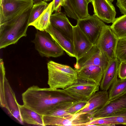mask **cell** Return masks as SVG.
Returning a JSON list of instances; mask_svg holds the SVG:
<instances>
[{
  "mask_svg": "<svg viewBox=\"0 0 126 126\" xmlns=\"http://www.w3.org/2000/svg\"><path fill=\"white\" fill-rule=\"evenodd\" d=\"M31 9L0 24V49L15 44L26 36Z\"/></svg>",
  "mask_w": 126,
  "mask_h": 126,
  "instance_id": "3957f363",
  "label": "cell"
},
{
  "mask_svg": "<svg viewBox=\"0 0 126 126\" xmlns=\"http://www.w3.org/2000/svg\"><path fill=\"white\" fill-rule=\"evenodd\" d=\"M53 2H51L47 8L34 21L29 24V26L34 27L37 30L45 31L50 24V17L52 14Z\"/></svg>",
  "mask_w": 126,
  "mask_h": 126,
  "instance_id": "44dd1931",
  "label": "cell"
},
{
  "mask_svg": "<svg viewBox=\"0 0 126 126\" xmlns=\"http://www.w3.org/2000/svg\"><path fill=\"white\" fill-rule=\"evenodd\" d=\"M92 117L91 113H87L70 114L63 117L43 115V120L45 126H87Z\"/></svg>",
  "mask_w": 126,
  "mask_h": 126,
  "instance_id": "52a82bcc",
  "label": "cell"
},
{
  "mask_svg": "<svg viewBox=\"0 0 126 126\" xmlns=\"http://www.w3.org/2000/svg\"><path fill=\"white\" fill-rule=\"evenodd\" d=\"M47 68V83L51 88L64 89L78 81L77 73L69 66L50 61Z\"/></svg>",
  "mask_w": 126,
  "mask_h": 126,
  "instance_id": "277c9868",
  "label": "cell"
},
{
  "mask_svg": "<svg viewBox=\"0 0 126 126\" xmlns=\"http://www.w3.org/2000/svg\"><path fill=\"white\" fill-rule=\"evenodd\" d=\"M22 120L26 123L40 126H45L43 115L40 114L24 105L18 104Z\"/></svg>",
  "mask_w": 126,
  "mask_h": 126,
  "instance_id": "ffe728a7",
  "label": "cell"
},
{
  "mask_svg": "<svg viewBox=\"0 0 126 126\" xmlns=\"http://www.w3.org/2000/svg\"><path fill=\"white\" fill-rule=\"evenodd\" d=\"M115 54L120 62L126 61V38H118Z\"/></svg>",
  "mask_w": 126,
  "mask_h": 126,
  "instance_id": "d4e9b609",
  "label": "cell"
},
{
  "mask_svg": "<svg viewBox=\"0 0 126 126\" xmlns=\"http://www.w3.org/2000/svg\"><path fill=\"white\" fill-rule=\"evenodd\" d=\"M118 39L110 26L106 25L94 44L110 60L116 57L115 51Z\"/></svg>",
  "mask_w": 126,
  "mask_h": 126,
  "instance_id": "30bf717a",
  "label": "cell"
},
{
  "mask_svg": "<svg viewBox=\"0 0 126 126\" xmlns=\"http://www.w3.org/2000/svg\"><path fill=\"white\" fill-rule=\"evenodd\" d=\"M73 43L76 60L82 56L93 45L77 25L73 26Z\"/></svg>",
  "mask_w": 126,
  "mask_h": 126,
  "instance_id": "9a60e30c",
  "label": "cell"
},
{
  "mask_svg": "<svg viewBox=\"0 0 126 126\" xmlns=\"http://www.w3.org/2000/svg\"><path fill=\"white\" fill-rule=\"evenodd\" d=\"M34 4H36L42 2L43 0H33Z\"/></svg>",
  "mask_w": 126,
  "mask_h": 126,
  "instance_id": "1f68e13d",
  "label": "cell"
},
{
  "mask_svg": "<svg viewBox=\"0 0 126 126\" xmlns=\"http://www.w3.org/2000/svg\"><path fill=\"white\" fill-rule=\"evenodd\" d=\"M32 42L35 49L42 57H57L64 53V51L45 31H37Z\"/></svg>",
  "mask_w": 126,
  "mask_h": 126,
  "instance_id": "5b68a950",
  "label": "cell"
},
{
  "mask_svg": "<svg viewBox=\"0 0 126 126\" xmlns=\"http://www.w3.org/2000/svg\"><path fill=\"white\" fill-rule=\"evenodd\" d=\"M109 100V94L107 91H98L96 92L89 99L86 106L77 113H94L103 108Z\"/></svg>",
  "mask_w": 126,
  "mask_h": 126,
  "instance_id": "2e32d148",
  "label": "cell"
},
{
  "mask_svg": "<svg viewBox=\"0 0 126 126\" xmlns=\"http://www.w3.org/2000/svg\"><path fill=\"white\" fill-rule=\"evenodd\" d=\"M110 27L118 38H126V14L116 18Z\"/></svg>",
  "mask_w": 126,
  "mask_h": 126,
  "instance_id": "7402d4cb",
  "label": "cell"
},
{
  "mask_svg": "<svg viewBox=\"0 0 126 126\" xmlns=\"http://www.w3.org/2000/svg\"><path fill=\"white\" fill-rule=\"evenodd\" d=\"M87 101L79 102L68 109L66 110V111L69 114H76L86 106Z\"/></svg>",
  "mask_w": 126,
  "mask_h": 126,
  "instance_id": "83f0119b",
  "label": "cell"
},
{
  "mask_svg": "<svg viewBox=\"0 0 126 126\" xmlns=\"http://www.w3.org/2000/svg\"><path fill=\"white\" fill-rule=\"evenodd\" d=\"M33 0H0V24L31 9Z\"/></svg>",
  "mask_w": 126,
  "mask_h": 126,
  "instance_id": "8992f818",
  "label": "cell"
},
{
  "mask_svg": "<svg viewBox=\"0 0 126 126\" xmlns=\"http://www.w3.org/2000/svg\"><path fill=\"white\" fill-rule=\"evenodd\" d=\"M77 25L93 45L95 43L103 28L106 25L103 21L94 15L77 20Z\"/></svg>",
  "mask_w": 126,
  "mask_h": 126,
  "instance_id": "8fae6325",
  "label": "cell"
},
{
  "mask_svg": "<svg viewBox=\"0 0 126 126\" xmlns=\"http://www.w3.org/2000/svg\"><path fill=\"white\" fill-rule=\"evenodd\" d=\"M18 104L15 93L5 77L4 83L0 85V105L6 108L12 116L23 124Z\"/></svg>",
  "mask_w": 126,
  "mask_h": 126,
  "instance_id": "9c48e42d",
  "label": "cell"
},
{
  "mask_svg": "<svg viewBox=\"0 0 126 126\" xmlns=\"http://www.w3.org/2000/svg\"><path fill=\"white\" fill-rule=\"evenodd\" d=\"M116 5L122 14H126V0H117Z\"/></svg>",
  "mask_w": 126,
  "mask_h": 126,
  "instance_id": "4dcf8cb0",
  "label": "cell"
},
{
  "mask_svg": "<svg viewBox=\"0 0 126 126\" xmlns=\"http://www.w3.org/2000/svg\"><path fill=\"white\" fill-rule=\"evenodd\" d=\"M88 4L85 0H66L63 6L67 16L77 20L90 16Z\"/></svg>",
  "mask_w": 126,
  "mask_h": 126,
  "instance_id": "4fadbf2b",
  "label": "cell"
},
{
  "mask_svg": "<svg viewBox=\"0 0 126 126\" xmlns=\"http://www.w3.org/2000/svg\"><path fill=\"white\" fill-rule=\"evenodd\" d=\"M44 0L45 1H50L51 0Z\"/></svg>",
  "mask_w": 126,
  "mask_h": 126,
  "instance_id": "836d02e7",
  "label": "cell"
},
{
  "mask_svg": "<svg viewBox=\"0 0 126 126\" xmlns=\"http://www.w3.org/2000/svg\"><path fill=\"white\" fill-rule=\"evenodd\" d=\"M126 109V92L119 97L110 100L101 109L95 112L93 118H102Z\"/></svg>",
  "mask_w": 126,
  "mask_h": 126,
  "instance_id": "5bb4252c",
  "label": "cell"
},
{
  "mask_svg": "<svg viewBox=\"0 0 126 126\" xmlns=\"http://www.w3.org/2000/svg\"><path fill=\"white\" fill-rule=\"evenodd\" d=\"M50 22L52 26L69 38L73 42V26L65 14L60 12L52 14Z\"/></svg>",
  "mask_w": 126,
  "mask_h": 126,
  "instance_id": "ac0fdd59",
  "label": "cell"
},
{
  "mask_svg": "<svg viewBox=\"0 0 126 126\" xmlns=\"http://www.w3.org/2000/svg\"><path fill=\"white\" fill-rule=\"evenodd\" d=\"M76 60L74 69L77 73L78 79L92 82L100 86L110 61L107 56L94 44Z\"/></svg>",
  "mask_w": 126,
  "mask_h": 126,
  "instance_id": "7a4b0ae2",
  "label": "cell"
},
{
  "mask_svg": "<svg viewBox=\"0 0 126 126\" xmlns=\"http://www.w3.org/2000/svg\"><path fill=\"white\" fill-rule=\"evenodd\" d=\"M94 15L103 22L113 23L116 18L115 8L110 0H92Z\"/></svg>",
  "mask_w": 126,
  "mask_h": 126,
  "instance_id": "7c38bea8",
  "label": "cell"
},
{
  "mask_svg": "<svg viewBox=\"0 0 126 126\" xmlns=\"http://www.w3.org/2000/svg\"><path fill=\"white\" fill-rule=\"evenodd\" d=\"M48 4L44 0L40 3L33 4L30 14L29 24L33 22L47 8Z\"/></svg>",
  "mask_w": 126,
  "mask_h": 126,
  "instance_id": "cb8c5ba5",
  "label": "cell"
},
{
  "mask_svg": "<svg viewBox=\"0 0 126 126\" xmlns=\"http://www.w3.org/2000/svg\"><path fill=\"white\" fill-rule=\"evenodd\" d=\"M104 119L113 122L117 125H126V109L119 111L104 118Z\"/></svg>",
  "mask_w": 126,
  "mask_h": 126,
  "instance_id": "484cf974",
  "label": "cell"
},
{
  "mask_svg": "<svg viewBox=\"0 0 126 126\" xmlns=\"http://www.w3.org/2000/svg\"><path fill=\"white\" fill-rule=\"evenodd\" d=\"M22 97L23 105L43 116L56 110H67L76 102L62 89L41 88L34 85L24 92Z\"/></svg>",
  "mask_w": 126,
  "mask_h": 126,
  "instance_id": "6da1fadb",
  "label": "cell"
},
{
  "mask_svg": "<svg viewBox=\"0 0 126 126\" xmlns=\"http://www.w3.org/2000/svg\"><path fill=\"white\" fill-rule=\"evenodd\" d=\"M126 92V79H117L110 88L109 92V99L117 98Z\"/></svg>",
  "mask_w": 126,
  "mask_h": 126,
  "instance_id": "603a6c76",
  "label": "cell"
},
{
  "mask_svg": "<svg viewBox=\"0 0 126 126\" xmlns=\"http://www.w3.org/2000/svg\"><path fill=\"white\" fill-rule=\"evenodd\" d=\"M116 123L105 120L103 118H93L88 123L87 126H115Z\"/></svg>",
  "mask_w": 126,
  "mask_h": 126,
  "instance_id": "4316f807",
  "label": "cell"
},
{
  "mask_svg": "<svg viewBox=\"0 0 126 126\" xmlns=\"http://www.w3.org/2000/svg\"><path fill=\"white\" fill-rule=\"evenodd\" d=\"M114 0H110L111 2H112Z\"/></svg>",
  "mask_w": 126,
  "mask_h": 126,
  "instance_id": "e575fe53",
  "label": "cell"
},
{
  "mask_svg": "<svg viewBox=\"0 0 126 126\" xmlns=\"http://www.w3.org/2000/svg\"><path fill=\"white\" fill-rule=\"evenodd\" d=\"M45 31L68 55L75 57L73 42L69 38L54 27L51 23Z\"/></svg>",
  "mask_w": 126,
  "mask_h": 126,
  "instance_id": "d6986e66",
  "label": "cell"
},
{
  "mask_svg": "<svg viewBox=\"0 0 126 126\" xmlns=\"http://www.w3.org/2000/svg\"><path fill=\"white\" fill-rule=\"evenodd\" d=\"M99 87L95 83L78 79L77 82L62 89L76 101L86 102L99 91Z\"/></svg>",
  "mask_w": 126,
  "mask_h": 126,
  "instance_id": "ba28073f",
  "label": "cell"
},
{
  "mask_svg": "<svg viewBox=\"0 0 126 126\" xmlns=\"http://www.w3.org/2000/svg\"><path fill=\"white\" fill-rule=\"evenodd\" d=\"M118 76L120 79H126V61L120 62L119 66Z\"/></svg>",
  "mask_w": 126,
  "mask_h": 126,
  "instance_id": "f1b7e54d",
  "label": "cell"
},
{
  "mask_svg": "<svg viewBox=\"0 0 126 126\" xmlns=\"http://www.w3.org/2000/svg\"><path fill=\"white\" fill-rule=\"evenodd\" d=\"M66 0H53V6L52 13L54 11L60 12L61 7L63 6Z\"/></svg>",
  "mask_w": 126,
  "mask_h": 126,
  "instance_id": "f546056e",
  "label": "cell"
},
{
  "mask_svg": "<svg viewBox=\"0 0 126 126\" xmlns=\"http://www.w3.org/2000/svg\"><path fill=\"white\" fill-rule=\"evenodd\" d=\"M120 63L116 57L110 60L100 83V87L101 90L107 91L117 79Z\"/></svg>",
  "mask_w": 126,
  "mask_h": 126,
  "instance_id": "e0dca14e",
  "label": "cell"
},
{
  "mask_svg": "<svg viewBox=\"0 0 126 126\" xmlns=\"http://www.w3.org/2000/svg\"><path fill=\"white\" fill-rule=\"evenodd\" d=\"M86 2L88 4L90 2H91L92 0H85Z\"/></svg>",
  "mask_w": 126,
  "mask_h": 126,
  "instance_id": "d6a6232c",
  "label": "cell"
}]
</instances>
